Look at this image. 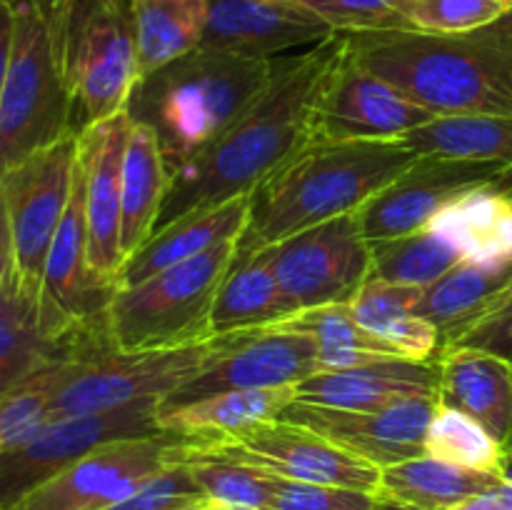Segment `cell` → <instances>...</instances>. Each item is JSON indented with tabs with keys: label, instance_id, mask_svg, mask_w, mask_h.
<instances>
[{
	"label": "cell",
	"instance_id": "7c38bea8",
	"mask_svg": "<svg viewBox=\"0 0 512 510\" xmlns=\"http://www.w3.org/2000/svg\"><path fill=\"white\" fill-rule=\"evenodd\" d=\"M193 435L163 430L93 450L5 510H108L143 480L185 458Z\"/></svg>",
	"mask_w": 512,
	"mask_h": 510
},
{
	"label": "cell",
	"instance_id": "ba28073f",
	"mask_svg": "<svg viewBox=\"0 0 512 510\" xmlns=\"http://www.w3.org/2000/svg\"><path fill=\"white\" fill-rule=\"evenodd\" d=\"M73 133V103L40 0L15 5V35L0 98V178Z\"/></svg>",
	"mask_w": 512,
	"mask_h": 510
},
{
	"label": "cell",
	"instance_id": "f5cc1de1",
	"mask_svg": "<svg viewBox=\"0 0 512 510\" xmlns=\"http://www.w3.org/2000/svg\"><path fill=\"white\" fill-rule=\"evenodd\" d=\"M503 173H512V165H508V168H503Z\"/></svg>",
	"mask_w": 512,
	"mask_h": 510
},
{
	"label": "cell",
	"instance_id": "f546056e",
	"mask_svg": "<svg viewBox=\"0 0 512 510\" xmlns=\"http://www.w3.org/2000/svg\"><path fill=\"white\" fill-rule=\"evenodd\" d=\"M140 80L203 43L208 0H130Z\"/></svg>",
	"mask_w": 512,
	"mask_h": 510
},
{
	"label": "cell",
	"instance_id": "4316f807",
	"mask_svg": "<svg viewBox=\"0 0 512 510\" xmlns=\"http://www.w3.org/2000/svg\"><path fill=\"white\" fill-rule=\"evenodd\" d=\"M168 185L170 173L158 138L148 125L133 123L123 160V210H120L123 260H128L155 233Z\"/></svg>",
	"mask_w": 512,
	"mask_h": 510
},
{
	"label": "cell",
	"instance_id": "c3c4849f",
	"mask_svg": "<svg viewBox=\"0 0 512 510\" xmlns=\"http://www.w3.org/2000/svg\"><path fill=\"white\" fill-rule=\"evenodd\" d=\"M205 510H235V508H228V505H218V503H210Z\"/></svg>",
	"mask_w": 512,
	"mask_h": 510
},
{
	"label": "cell",
	"instance_id": "5b68a950",
	"mask_svg": "<svg viewBox=\"0 0 512 510\" xmlns=\"http://www.w3.org/2000/svg\"><path fill=\"white\" fill-rule=\"evenodd\" d=\"M243 333L155 350H123L110 338L93 340L60 360L50 393V420L105 413L138 400H165L223 358Z\"/></svg>",
	"mask_w": 512,
	"mask_h": 510
},
{
	"label": "cell",
	"instance_id": "d6a6232c",
	"mask_svg": "<svg viewBox=\"0 0 512 510\" xmlns=\"http://www.w3.org/2000/svg\"><path fill=\"white\" fill-rule=\"evenodd\" d=\"M293 400L295 388L228 390L178 408L158 410V423L163 430L185 435L225 433L240 425L278 418L280 410Z\"/></svg>",
	"mask_w": 512,
	"mask_h": 510
},
{
	"label": "cell",
	"instance_id": "ee69618b",
	"mask_svg": "<svg viewBox=\"0 0 512 510\" xmlns=\"http://www.w3.org/2000/svg\"><path fill=\"white\" fill-rule=\"evenodd\" d=\"M15 35V5L0 0V98H3L5 78L10 68V53H13Z\"/></svg>",
	"mask_w": 512,
	"mask_h": 510
},
{
	"label": "cell",
	"instance_id": "816d5d0a",
	"mask_svg": "<svg viewBox=\"0 0 512 510\" xmlns=\"http://www.w3.org/2000/svg\"><path fill=\"white\" fill-rule=\"evenodd\" d=\"M5 3H10V5H18V3H23V0H5Z\"/></svg>",
	"mask_w": 512,
	"mask_h": 510
},
{
	"label": "cell",
	"instance_id": "83f0119b",
	"mask_svg": "<svg viewBox=\"0 0 512 510\" xmlns=\"http://www.w3.org/2000/svg\"><path fill=\"white\" fill-rule=\"evenodd\" d=\"M418 298L415 285H395L370 275L348 308L368 333L393 345L403 358L435 363L443 348L433 325L415 315Z\"/></svg>",
	"mask_w": 512,
	"mask_h": 510
},
{
	"label": "cell",
	"instance_id": "60d3db41",
	"mask_svg": "<svg viewBox=\"0 0 512 510\" xmlns=\"http://www.w3.org/2000/svg\"><path fill=\"white\" fill-rule=\"evenodd\" d=\"M265 510H385V503L365 490L300 483L270 473V500Z\"/></svg>",
	"mask_w": 512,
	"mask_h": 510
},
{
	"label": "cell",
	"instance_id": "7402d4cb",
	"mask_svg": "<svg viewBox=\"0 0 512 510\" xmlns=\"http://www.w3.org/2000/svg\"><path fill=\"white\" fill-rule=\"evenodd\" d=\"M250 218V193L220 203L215 208L193 210L180 215L173 223L155 230L120 268L115 290L133 288L143 280L153 278L160 270L178 265L183 260L195 258L205 250L215 248L228 240H238L243 235Z\"/></svg>",
	"mask_w": 512,
	"mask_h": 510
},
{
	"label": "cell",
	"instance_id": "9a60e30c",
	"mask_svg": "<svg viewBox=\"0 0 512 510\" xmlns=\"http://www.w3.org/2000/svg\"><path fill=\"white\" fill-rule=\"evenodd\" d=\"M438 398H418L385 410H343L295 398L278 418L305 425L375 468L425 455V433Z\"/></svg>",
	"mask_w": 512,
	"mask_h": 510
},
{
	"label": "cell",
	"instance_id": "74e56055",
	"mask_svg": "<svg viewBox=\"0 0 512 510\" xmlns=\"http://www.w3.org/2000/svg\"><path fill=\"white\" fill-rule=\"evenodd\" d=\"M512 10L510 0H410V30L433 35H465L498 23Z\"/></svg>",
	"mask_w": 512,
	"mask_h": 510
},
{
	"label": "cell",
	"instance_id": "4fadbf2b",
	"mask_svg": "<svg viewBox=\"0 0 512 510\" xmlns=\"http://www.w3.org/2000/svg\"><path fill=\"white\" fill-rule=\"evenodd\" d=\"M75 165L78 135H68L0 178L13 233L15 280L33 295H40L45 260L73 190Z\"/></svg>",
	"mask_w": 512,
	"mask_h": 510
},
{
	"label": "cell",
	"instance_id": "e575fe53",
	"mask_svg": "<svg viewBox=\"0 0 512 510\" xmlns=\"http://www.w3.org/2000/svg\"><path fill=\"white\" fill-rule=\"evenodd\" d=\"M425 453L460 468L480 470L505 478L510 455L470 415L438 405L425 433Z\"/></svg>",
	"mask_w": 512,
	"mask_h": 510
},
{
	"label": "cell",
	"instance_id": "7bdbcfd3",
	"mask_svg": "<svg viewBox=\"0 0 512 510\" xmlns=\"http://www.w3.org/2000/svg\"><path fill=\"white\" fill-rule=\"evenodd\" d=\"M450 510H512V483L510 480H500L498 485L463 500V503Z\"/></svg>",
	"mask_w": 512,
	"mask_h": 510
},
{
	"label": "cell",
	"instance_id": "ab89813d",
	"mask_svg": "<svg viewBox=\"0 0 512 510\" xmlns=\"http://www.w3.org/2000/svg\"><path fill=\"white\" fill-rule=\"evenodd\" d=\"M410 0H300L325 20L335 33L410 30L405 10Z\"/></svg>",
	"mask_w": 512,
	"mask_h": 510
},
{
	"label": "cell",
	"instance_id": "2e32d148",
	"mask_svg": "<svg viewBox=\"0 0 512 510\" xmlns=\"http://www.w3.org/2000/svg\"><path fill=\"white\" fill-rule=\"evenodd\" d=\"M500 170V165L418 158L355 213L360 230L368 243H375L430 228L450 200L475 185L493 183Z\"/></svg>",
	"mask_w": 512,
	"mask_h": 510
},
{
	"label": "cell",
	"instance_id": "ac0fdd59",
	"mask_svg": "<svg viewBox=\"0 0 512 510\" xmlns=\"http://www.w3.org/2000/svg\"><path fill=\"white\" fill-rule=\"evenodd\" d=\"M430 118V110L345 53L320 95L315 128L325 140H400Z\"/></svg>",
	"mask_w": 512,
	"mask_h": 510
},
{
	"label": "cell",
	"instance_id": "ffe728a7",
	"mask_svg": "<svg viewBox=\"0 0 512 510\" xmlns=\"http://www.w3.org/2000/svg\"><path fill=\"white\" fill-rule=\"evenodd\" d=\"M435 368L438 405L470 415L512 455V360L483 348H448Z\"/></svg>",
	"mask_w": 512,
	"mask_h": 510
},
{
	"label": "cell",
	"instance_id": "5bb4252c",
	"mask_svg": "<svg viewBox=\"0 0 512 510\" xmlns=\"http://www.w3.org/2000/svg\"><path fill=\"white\" fill-rule=\"evenodd\" d=\"M323 370L318 345L310 335L280 328L245 330L223 358L160 400L158 410L178 408L228 390L295 388Z\"/></svg>",
	"mask_w": 512,
	"mask_h": 510
},
{
	"label": "cell",
	"instance_id": "836d02e7",
	"mask_svg": "<svg viewBox=\"0 0 512 510\" xmlns=\"http://www.w3.org/2000/svg\"><path fill=\"white\" fill-rule=\"evenodd\" d=\"M460 260H465L463 253L433 228L370 243L373 278L388 280L395 285L425 288L440 275L448 273Z\"/></svg>",
	"mask_w": 512,
	"mask_h": 510
},
{
	"label": "cell",
	"instance_id": "30bf717a",
	"mask_svg": "<svg viewBox=\"0 0 512 510\" xmlns=\"http://www.w3.org/2000/svg\"><path fill=\"white\" fill-rule=\"evenodd\" d=\"M258 253L273 270L293 315L348 305L373 275L370 243L355 213L300 230Z\"/></svg>",
	"mask_w": 512,
	"mask_h": 510
},
{
	"label": "cell",
	"instance_id": "d4e9b609",
	"mask_svg": "<svg viewBox=\"0 0 512 510\" xmlns=\"http://www.w3.org/2000/svg\"><path fill=\"white\" fill-rule=\"evenodd\" d=\"M400 143L418 158L508 168L512 165V115H433L428 123L403 135Z\"/></svg>",
	"mask_w": 512,
	"mask_h": 510
},
{
	"label": "cell",
	"instance_id": "44dd1931",
	"mask_svg": "<svg viewBox=\"0 0 512 510\" xmlns=\"http://www.w3.org/2000/svg\"><path fill=\"white\" fill-rule=\"evenodd\" d=\"M295 398L343 410H385L418 398H438L435 363L395 358L345 370H323L295 385Z\"/></svg>",
	"mask_w": 512,
	"mask_h": 510
},
{
	"label": "cell",
	"instance_id": "b9f144b4",
	"mask_svg": "<svg viewBox=\"0 0 512 510\" xmlns=\"http://www.w3.org/2000/svg\"><path fill=\"white\" fill-rule=\"evenodd\" d=\"M453 348H483L512 360V278Z\"/></svg>",
	"mask_w": 512,
	"mask_h": 510
},
{
	"label": "cell",
	"instance_id": "4dcf8cb0",
	"mask_svg": "<svg viewBox=\"0 0 512 510\" xmlns=\"http://www.w3.org/2000/svg\"><path fill=\"white\" fill-rule=\"evenodd\" d=\"M55 360L58 350L40 328L38 295L13 275L0 290V398Z\"/></svg>",
	"mask_w": 512,
	"mask_h": 510
},
{
	"label": "cell",
	"instance_id": "3957f363",
	"mask_svg": "<svg viewBox=\"0 0 512 510\" xmlns=\"http://www.w3.org/2000/svg\"><path fill=\"white\" fill-rule=\"evenodd\" d=\"M345 35L355 63L433 115H512V48L483 30L465 35L420 30Z\"/></svg>",
	"mask_w": 512,
	"mask_h": 510
},
{
	"label": "cell",
	"instance_id": "f6af8a7d",
	"mask_svg": "<svg viewBox=\"0 0 512 510\" xmlns=\"http://www.w3.org/2000/svg\"><path fill=\"white\" fill-rule=\"evenodd\" d=\"M15 275V253H13V233H10L8 205H5L3 190H0V290L5 288Z\"/></svg>",
	"mask_w": 512,
	"mask_h": 510
},
{
	"label": "cell",
	"instance_id": "9c48e42d",
	"mask_svg": "<svg viewBox=\"0 0 512 510\" xmlns=\"http://www.w3.org/2000/svg\"><path fill=\"white\" fill-rule=\"evenodd\" d=\"M193 450L300 483L378 493L380 468L330 443L315 430L283 418L258 420L225 433H193Z\"/></svg>",
	"mask_w": 512,
	"mask_h": 510
},
{
	"label": "cell",
	"instance_id": "7dc6e473",
	"mask_svg": "<svg viewBox=\"0 0 512 510\" xmlns=\"http://www.w3.org/2000/svg\"><path fill=\"white\" fill-rule=\"evenodd\" d=\"M260 3H270V5H293V3H300V0H260Z\"/></svg>",
	"mask_w": 512,
	"mask_h": 510
},
{
	"label": "cell",
	"instance_id": "8992f818",
	"mask_svg": "<svg viewBox=\"0 0 512 510\" xmlns=\"http://www.w3.org/2000/svg\"><path fill=\"white\" fill-rule=\"evenodd\" d=\"M73 103V133L123 113L138 85L130 10L123 0H40Z\"/></svg>",
	"mask_w": 512,
	"mask_h": 510
},
{
	"label": "cell",
	"instance_id": "52a82bcc",
	"mask_svg": "<svg viewBox=\"0 0 512 510\" xmlns=\"http://www.w3.org/2000/svg\"><path fill=\"white\" fill-rule=\"evenodd\" d=\"M235 250L238 240H228L133 288L115 290L105 315L110 343L123 350H155L208 340L215 295Z\"/></svg>",
	"mask_w": 512,
	"mask_h": 510
},
{
	"label": "cell",
	"instance_id": "6da1fadb",
	"mask_svg": "<svg viewBox=\"0 0 512 510\" xmlns=\"http://www.w3.org/2000/svg\"><path fill=\"white\" fill-rule=\"evenodd\" d=\"M345 53L348 35L333 33L300 55H278L273 83L258 103L203 153L170 173L155 230L185 213L253 193L280 165L318 140L320 95Z\"/></svg>",
	"mask_w": 512,
	"mask_h": 510
},
{
	"label": "cell",
	"instance_id": "11a10c76",
	"mask_svg": "<svg viewBox=\"0 0 512 510\" xmlns=\"http://www.w3.org/2000/svg\"><path fill=\"white\" fill-rule=\"evenodd\" d=\"M510 5H512V0H510Z\"/></svg>",
	"mask_w": 512,
	"mask_h": 510
},
{
	"label": "cell",
	"instance_id": "484cf974",
	"mask_svg": "<svg viewBox=\"0 0 512 510\" xmlns=\"http://www.w3.org/2000/svg\"><path fill=\"white\" fill-rule=\"evenodd\" d=\"M500 475L460 468L433 455H415L380 468L378 498L405 510H450L463 500L498 485Z\"/></svg>",
	"mask_w": 512,
	"mask_h": 510
},
{
	"label": "cell",
	"instance_id": "f35d334b",
	"mask_svg": "<svg viewBox=\"0 0 512 510\" xmlns=\"http://www.w3.org/2000/svg\"><path fill=\"white\" fill-rule=\"evenodd\" d=\"M210 498L183 460L165 465L108 510H205Z\"/></svg>",
	"mask_w": 512,
	"mask_h": 510
},
{
	"label": "cell",
	"instance_id": "cb8c5ba5",
	"mask_svg": "<svg viewBox=\"0 0 512 510\" xmlns=\"http://www.w3.org/2000/svg\"><path fill=\"white\" fill-rule=\"evenodd\" d=\"M430 228L443 233L463 258L512 265V198L495 183L460 193L440 210Z\"/></svg>",
	"mask_w": 512,
	"mask_h": 510
},
{
	"label": "cell",
	"instance_id": "d6986e66",
	"mask_svg": "<svg viewBox=\"0 0 512 510\" xmlns=\"http://www.w3.org/2000/svg\"><path fill=\"white\" fill-rule=\"evenodd\" d=\"M335 30L305 5H270L260 0H208L203 48L228 50L250 58L318 45Z\"/></svg>",
	"mask_w": 512,
	"mask_h": 510
},
{
	"label": "cell",
	"instance_id": "d590c367",
	"mask_svg": "<svg viewBox=\"0 0 512 510\" xmlns=\"http://www.w3.org/2000/svg\"><path fill=\"white\" fill-rule=\"evenodd\" d=\"M183 463L210 498L235 510H265L270 500V473L218 455L198 453L190 443Z\"/></svg>",
	"mask_w": 512,
	"mask_h": 510
},
{
	"label": "cell",
	"instance_id": "8fae6325",
	"mask_svg": "<svg viewBox=\"0 0 512 510\" xmlns=\"http://www.w3.org/2000/svg\"><path fill=\"white\" fill-rule=\"evenodd\" d=\"M160 400H138L105 413L48 420L15 448L0 453V510L68 470L93 450L115 440L150 438L163 433L158 423Z\"/></svg>",
	"mask_w": 512,
	"mask_h": 510
},
{
	"label": "cell",
	"instance_id": "603a6c76",
	"mask_svg": "<svg viewBox=\"0 0 512 510\" xmlns=\"http://www.w3.org/2000/svg\"><path fill=\"white\" fill-rule=\"evenodd\" d=\"M510 278L512 265H485L465 258L438 280L420 288L415 315L433 325L440 348L448 350L478 323Z\"/></svg>",
	"mask_w": 512,
	"mask_h": 510
},
{
	"label": "cell",
	"instance_id": "681fc988",
	"mask_svg": "<svg viewBox=\"0 0 512 510\" xmlns=\"http://www.w3.org/2000/svg\"><path fill=\"white\" fill-rule=\"evenodd\" d=\"M505 480H510V483H512V455L508 460V468H505Z\"/></svg>",
	"mask_w": 512,
	"mask_h": 510
},
{
	"label": "cell",
	"instance_id": "db71d44e",
	"mask_svg": "<svg viewBox=\"0 0 512 510\" xmlns=\"http://www.w3.org/2000/svg\"><path fill=\"white\" fill-rule=\"evenodd\" d=\"M123 3H130V0H123Z\"/></svg>",
	"mask_w": 512,
	"mask_h": 510
},
{
	"label": "cell",
	"instance_id": "f1b7e54d",
	"mask_svg": "<svg viewBox=\"0 0 512 510\" xmlns=\"http://www.w3.org/2000/svg\"><path fill=\"white\" fill-rule=\"evenodd\" d=\"M290 315L293 310L285 303L278 280L263 255L235 253L210 313L213 335L270 328Z\"/></svg>",
	"mask_w": 512,
	"mask_h": 510
},
{
	"label": "cell",
	"instance_id": "e0dca14e",
	"mask_svg": "<svg viewBox=\"0 0 512 510\" xmlns=\"http://www.w3.org/2000/svg\"><path fill=\"white\" fill-rule=\"evenodd\" d=\"M128 110L90 125L78 135V160L85 178L88 263L100 283L115 288L123 268L120 210H123V160L130 135Z\"/></svg>",
	"mask_w": 512,
	"mask_h": 510
},
{
	"label": "cell",
	"instance_id": "277c9868",
	"mask_svg": "<svg viewBox=\"0 0 512 510\" xmlns=\"http://www.w3.org/2000/svg\"><path fill=\"white\" fill-rule=\"evenodd\" d=\"M273 75L275 58L198 45L138 80L125 110L133 123L153 130L173 173L233 128L268 90Z\"/></svg>",
	"mask_w": 512,
	"mask_h": 510
},
{
	"label": "cell",
	"instance_id": "bcb514c9",
	"mask_svg": "<svg viewBox=\"0 0 512 510\" xmlns=\"http://www.w3.org/2000/svg\"><path fill=\"white\" fill-rule=\"evenodd\" d=\"M483 33L490 35V38H495L498 43H503V45H508V48H512V10L508 15H503L498 23L483 28Z\"/></svg>",
	"mask_w": 512,
	"mask_h": 510
},
{
	"label": "cell",
	"instance_id": "8d00e7d4",
	"mask_svg": "<svg viewBox=\"0 0 512 510\" xmlns=\"http://www.w3.org/2000/svg\"><path fill=\"white\" fill-rule=\"evenodd\" d=\"M60 360L45 365L0 398V453L38 433L50 420V393Z\"/></svg>",
	"mask_w": 512,
	"mask_h": 510
},
{
	"label": "cell",
	"instance_id": "f907efd6",
	"mask_svg": "<svg viewBox=\"0 0 512 510\" xmlns=\"http://www.w3.org/2000/svg\"><path fill=\"white\" fill-rule=\"evenodd\" d=\"M385 510H405V508H395V505H388V503H385Z\"/></svg>",
	"mask_w": 512,
	"mask_h": 510
},
{
	"label": "cell",
	"instance_id": "7a4b0ae2",
	"mask_svg": "<svg viewBox=\"0 0 512 510\" xmlns=\"http://www.w3.org/2000/svg\"><path fill=\"white\" fill-rule=\"evenodd\" d=\"M415 160L400 140H313L250 193V218L235 253H258L300 230L358 213Z\"/></svg>",
	"mask_w": 512,
	"mask_h": 510
},
{
	"label": "cell",
	"instance_id": "1f68e13d",
	"mask_svg": "<svg viewBox=\"0 0 512 510\" xmlns=\"http://www.w3.org/2000/svg\"><path fill=\"white\" fill-rule=\"evenodd\" d=\"M270 328L290 330V333L310 335L318 345L320 363L325 370H345L358 365L378 363V360L403 358L393 345L375 338L353 318L348 305H328L295 313Z\"/></svg>",
	"mask_w": 512,
	"mask_h": 510
}]
</instances>
